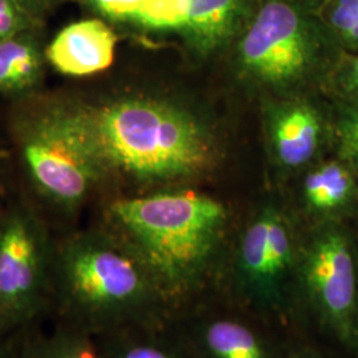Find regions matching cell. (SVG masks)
<instances>
[{
  "label": "cell",
  "mask_w": 358,
  "mask_h": 358,
  "mask_svg": "<svg viewBox=\"0 0 358 358\" xmlns=\"http://www.w3.org/2000/svg\"><path fill=\"white\" fill-rule=\"evenodd\" d=\"M108 217L115 236L141 260L174 315L217 292L227 262L224 203L198 192H159L118 199Z\"/></svg>",
  "instance_id": "obj_1"
},
{
  "label": "cell",
  "mask_w": 358,
  "mask_h": 358,
  "mask_svg": "<svg viewBox=\"0 0 358 358\" xmlns=\"http://www.w3.org/2000/svg\"><path fill=\"white\" fill-rule=\"evenodd\" d=\"M53 292L65 313L93 334L166 327L176 316L141 260L115 235H84L62 250Z\"/></svg>",
  "instance_id": "obj_2"
},
{
  "label": "cell",
  "mask_w": 358,
  "mask_h": 358,
  "mask_svg": "<svg viewBox=\"0 0 358 358\" xmlns=\"http://www.w3.org/2000/svg\"><path fill=\"white\" fill-rule=\"evenodd\" d=\"M103 165L142 180H166L202 171L208 142L190 115L167 103L133 99L85 112Z\"/></svg>",
  "instance_id": "obj_3"
},
{
  "label": "cell",
  "mask_w": 358,
  "mask_h": 358,
  "mask_svg": "<svg viewBox=\"0 0 358 358\" xmlns=\"http://www.w3.org/2000/svg\"><path fill=\"white\" fill-rule=\"evenodd\" d=\"M300 245L276 206L260 208L227 257L217 292L271 329L297 325L296 271Z\"/></svg>",
  "instance_id": "obj_4"
},
{
  "label": "cell",
  "mask_w": 358,
  "mask_h": 358,
  "mask_svg": "<svg viewBox=\"0 0 358 358\" xmlns=\"http://www.w3.org/2000/svg\"><path fill=\"white\" fill-rule=\"evenodd\" d=\"M358 309V254L341 222L316 224L300 244L297 320H309L349 348Z\"/></svg>",
  "instance_id": "obj_5"
},
{
  "label": "cell",
  "mask_w": 358,
  "mask_h": 358,
  "mask_svg": "<svg viewBox=\"0 0 358 358\" xmlns=\"http://www.w3.org/2000/svg\"><path fill=\"white\" fill-rule=\"evenodd\" d=\"M23 154L38 190L66 208L87 198L103 165L84 110L41 117L23 141Z\"/></svg>",
  "instance_id": "obj_6"
},
{
  "label": "cell",
  "mask_w": 358,
  "mask_h": 358,
  "mask_svg": "<svg viewBox=\"0 0 358 358\" xmlns=\"http://www.w3.org/2000/svg\"><path fill=\"white\" fill-rule=\"evenodd\" d=\"M53 291V267L31 217L15 211L0 224V332L32 320Z\"/></svg>",
  "instance_id": "obj_7"
},
{
  "label": "cell",
  "mask_w": 358,
  "mask_h": 358,
  "mask_svg": "<svg viewBox=\"0 0 358 358\" xmlns=\"http://www.w3.org/2000/svg\"><path fill=\"white\" fill-rule=\"evenodd\" d=\"M244 66L272 84L303 76L312 57V43L300 13L282 0H269L256 15L241 43Z\"/></svg>",
  "instance_id": "obj_8"
},
{
  "label": "cell",
  "mask_w": 358,
  "mask_h": 358,
  "mask_svg": "<svg viewBox=\"0 0 358 358\" xmlns=\"http://www.w3.org/2000/svg\"><path fill=\"white\" fill-rule=\"evenodd\" d=\"M229 303V301H227ZM226 309L199 308L183 334L196 358H285L272 329L229 303Z\"/></svg>",
  "instance_id": "obj_9"
},
{
  "label": "cell",
  "mask_w": 358,
  "mask_h": 358,
  "mask_svg": "<svg viewBox=\"0 0 358 358\" xmlns=\"http://www.w3.org/2000/svg\"><path fill=\"white\" fill-rule=\"evenodd\" d=\"M115 44L117 38L109 27L99 19H87L62 29L45 55L59 72L88 76L112 65Z\"/></svg>",
  "instance_id": "obj_10"
},
{
  "label": "cell",
  "mask_w": 358,
  "mask_h": 358,
  "mask_svg": "<svg viewBox=\"0 0 358 358\" xmlns=\"http://www.w3.org/2000/svg\"><path fill=\"white\" fill-rule=\"evenodd\" d=\"M357 182L348 167L331 162L309 173L301 187V202L308 215L317 223L341 222L356 205Z\"/></svg>",
  "instance_id": "obj_11"
},
{
  "label": "cell",
  "mask_w": 358,
  "mask_h": 358,
  "mask_svg": "<svg viewBox=\"0 0 358 358\" xmlns=\"http://www.w3.org/2000/svg\"><path fill=\"white\" fill-rule=\"evenodd\" d=\"M320 137L319 117L306 105L285 108L273 121L272 140L285 166H301L316 152Z\"/></svg>",
  "instance_id": "obj_12"
},
{
  "label": "cell",
  "mask_w": 358,
  "mask_h": 358,
  "mask_svg": "<svg viewBox=\"0 0 358 358\" xmlns=\"http://www.w3.org/2000/svg\"><path fill=\"white\" fill-rule=\"evenodd\" d=\"M161 328L128 329L105 334L103 358H196L185 336H171Z\"/></svg>",
  "instance_id": "obj_13"
},
{
  "label": "cell",
  "mask_w": 358,
  "mask_h": 358,
  "mask_svg": "<svg viewBox=\"0 0 358 358\" xmlns=\"http://www.w3.org/2000/svg\"><path fill=\"white\" fill-rule=\"evenodd\" d=\"M241 0H190L185 29L202 52L215 50L230 35Z\"/></svg>",
  "instance_id": "obj_14"
},
{
  "label": "cell",
  "mask_w": 358,
  "mask_h": 358,
  "mask_svg": "<svg viewBox=\"0 0 358 358\" xmlns=\"http://www.w3.org/2000/svg\"><path fill=\"white\" fill-rule=\"evenodd\" d=\"M41 72L38 48L17 36L0 41V92H22L36 84Z\"/></svg>",
  "instance_id": "obj_15"
},
{
  "label": "cell",
  "mask_w": 358,
  "mask_h": 358,
  "mask_svg": "<svg viewBox=\"0 0 358 358\" xmlns=\"http://www.w3.org/2000/svg\"><path fill=\"white\" fill-rule=\"evenodd\" d=\"M93 333L69 327L28 346L22 358H103Z\"/></svg>",
  "instance_id": "obj_16"
},
{
  "label": "cell",
  "mask_w": 358,
  "mask_h": 358,
  "mask_svg": "<svg viewBox=\"0 0 358 358\" xmlns=\"http://www.w3.org/2000/svg\"><path fill=\"white\" fill-rule=\"evenodd\" d=\"M189 11L190 0H142L134 22L153 29H185Z\"/></svg>",
  "instance_id": "obj_17"
},
{
  "label": "cell",
  "mask_w": 358,
  "mask_h": 358,
  "mask_svg": "<svg viewBox=\"0 0 358 358\" xmlns=\"http://www.w3.org/2000/svg\"><path fill=\"white\" fill-rule=\"evenodd\" d=\"M331 22L337 34L350 44L358 43V0H337Z\"/></svg>",
  "instance_id": "obj_18"
},
{
  "label": "cell",
  "mask_w": 358,
  "mask_h": 358,
  "mask_svg": "<svg viewBox=\"0 0 358 358\" xmlns=\"http://www.w3.org/2000/svg\"><path fill=\"white\" fill-rule=\"evenodd\" d=\"M340 150L346 161L358 166V109L346 115L338 128Z\"/></svg>",
  "instance_id": "obj_19"
},
{
  "label": "cell",
  "mask_w": 358,
  "mask_h": 358,
  "mask_svg": "<svg viewBox=\"0 0 358 358\" xmlns=\"http://www.w3.org/2000/svg\"><path fill=\"white\" fill-rule=\"evenodd\" d=\"M142 0H90L97 13L115 20H131L138 13Z\"/></svg>",
  "instance_id": "obj_20"
},
{
  "label": "cell",
  "mask_w": 358,
  "mask_h": 358,
  "mask_svg": "<svg viewBox=\"0 0 358 358\" xmlns=\"http://www.w3.org/2000/svg\"><path fill=\"white\" fill-rule=\"evenodd\" d=\"M23 26V15L16 0H0V41L17 35Z\"/></svg>",
  "instance_id": "obj_21"
},
{
  "label": "cell",
  "mask_w": 358,
  "mask_h": 358,
  "mask_svg": "<svg viewBox=\"0 0 358 358\" xmlns=\"http://www.w3.org/2000/svg\"><path fill=\"white\" fill-rule=\"evenodd\" d=\"M340 85L349 99L358 103V56L346 63L340 76Z\"/></svg>",
  "instance_id": "obj_22"
},
{
  "label": "cell",
  "mask_w": 358,
  "mask_h": 358,
  "mask_svg": "<svg viewBox=\"0 0 358 358\" xmlns=\"http://www.w3.org/2000/svg\"><path fill=\"white\" fill-rule=\"evenodd\" d=\"M285 358H328L319 348L306 344L296 343L294 345L288 346Z\"/></svg>",
  "instance_id": "obj_23"
},
{
  "label": "cell",
  "mask_w": 358,
  "mask_h": 358,
  "mask_svg": "<svg viewBox=\"0 0 358 358\" xmlns=\"http://www.w3.org/2000/svg\"><path fill=\"white\" fill-rule=\"evenodd\" d=\"M356 357H358V309L355 317V322H353V328H352V334H350V343H349V348Z\"/></svg>",
  "instance_id": "obj_24"
},
{
  "label": "cell",
  "mask_w": 358,
  "mask_h": 358,
  "mask_svg": "<svg viewBox=\"0 0 358 358\" xmlns=\"http://www.w3.org/2000/svg\"><path fill=\"white\" fill-rule=\"evenodd\" d=\"M0 358H11L8 355V350L4 346H0Z\"/></svg>",
  "instance_id": "obj_25"
},
{
  "label": "cell",
  "mask_w": 358,
  "mask_h": 358,
  "mask_svg": "<svg viewBox=\"0 0 358 358\" xmlns=\"http://www.w3.org/2000/svg\"><path fill=\"white\" fill-rule=\"evenodd\" d=\"M27 1H31V3H34V4H43V3H47V1H50V0H27Z\"/></svg>",
  "instance_id": "obj_26"
},
{
  "label": "cell",
  "mask_w": 358,
  "mask_h": 358,
  "mask_svg": "<svg viewBox=\"0 0 358 358\" xmlns=\"http://www.w3.org/2000/svg\"><path fill=\"white\" fill-rule=\"evenodd\" d=\"M356 358H358V357H356Z\"/></svg>",
  "instance_id": "obj_27"
}]
</instances>
